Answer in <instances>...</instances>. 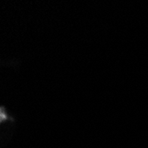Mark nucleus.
Returning <instances> with one entry per match:
<instances>
[{
	"mask_svg": "<svg viewBox=\"0 0 148 148\" xmlns=\"http://www.w3.org/2000/svg\"><path fill=\"white\" fill-rule=\"evenodd\" d=\"M5 120V121L10 120V121H12V122H15V117L10 114L4 106H0V123H3Z\"/></svg>",
	"mask_w": 148,
	"mask_h": 148,
	"instance_id": "1",
	"label": "nucleus"
}]
</instances>
